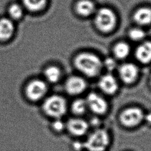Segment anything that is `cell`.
<instances>
[{
  "label": "cell",
  "instance_id": "e0dca14e",
  "mask_svg": "<svg viewBox=\"0 0 151 151\" xmlns=\"http://www.w3.org/2000/svg\"><path fill=\"white\" fill-rule=\"evenodd\" d=\"M44 74L48 81L51 83H54L57 82L61 78V72L58 67L51 65L45 68Z\"/></svg>",
  "mask_w": 151,
  "mask_h": 151
},
{
  "label": "cell",
  "instance_id": "44dd1931",
  "mask_svg": "<svg viewBox=\"0 0 151 151\" xmlns=\"http://www.w3.org/2000/svg\"><path fill=\"white\" fill-rule=\"evenodd\" d=\"M146 35L145 31L139 28H134L129 32V36L131 40L134 41L142 40Z\"/></svg>",
  "mask_w": 151,
  "mask_h": 151
},
{
  "label": "cell",
  "instance_id": "4fadbf2b",
  "mask_svg": "<svg viewBox=\"0 0 151 151\" xmlns=\"http://www.w3.org/2000/svg\"><path fill=\"white\" fill-rule=\"evenodd\" d=\"M68 130L76 136H82L87 131L88 126L87 123L83 119H71L67 123Z\"/></svg>",
  "mask_w": 151,
  "mask_h": 151
},
{
  "label": "cell",
  "instance_id": "ffe728a7",
  "mask_svg": "<svg viewBox=\"0 0 151 151\" xmlns=\"http://www.w3.org/2000/svg\"><path fill=\"white\" fill-rule=\"evenodd\" d=\"M87 107V105L86 101L83 99H77L74 101L71 106L73 112L76 114H83L85 112Z\"/></svg>",
  "mask_w": 151,
  "mask_h": 151
},
{
  "label": "cell",
  "instance_id": "603a6c76",
  "mask_svg": "<svg viewBox=\"0 0 151 151\" xmlns=\"http://www.w3.org/2000/svg\"><path fill=\"white\" fill-rule=\"evenodd\" d=\"M64 125L61 120H60L58 119L55 120L52 123V127L55 130L57 131H61L64 128Z\"/></svg>",
  "mask_w": 151,
  "mask_h": 151
},
{
  "label": "cell",
  "instance_id": "ac0fdd59",
  "mask_svg": "<svg viewBox=\"0 0 151 151\" xmlns=\"http://www.w3.org/2000/svg\"><path fill=\"white\" fill-rule=\"evenodd\" d=\"M130 48L128 44L124 42H119L117 43L113 48L114 55L119 59H123L127 57L130 53Z\"/></svg>",
  "mask_w": 151,
  "mask_h": 151
},
{
  "label": "cell",
  "instance_id": "cb8c5ba5",
  "mask_svg": "<svg viewBox=\"0 0 151 151\" xmlns=\"http://www.w3.org/2000/svg\"><path fill=\"white\" fill-rule=\"evenodd\" d=\"M144 117H145L146 122H148L149 123L151 124V113H147L145 116H144Z\"/></svg>",
  "mask_w": 151,
  "mask_h": 151
},
{
  "label": "cell",
  "instance_id": "8fae6325",
  "mask_svg": "<svg viewBox=\"0 0 151 151\" xmlns=\"http://www.w3.org/2000/svg\"><path fill=\"white\" fill-rule=\"evenodd\" d=\"M137 60L143 64L151 61V41H145L140 44L135 51Z\"/></svg>",
  "mask_w": 151,
  "mask_h": 151
},
{
  "label": "cell",
  "instance_id": "7a4b0ae2",
  "mask_svg": "<svg viewBox=\"0 0 151 151\" xmlns=\"http://www.w3.org/2000/svg\"><path fill=\"white\" fill-rule=\"evenodd\" d=\"M94 24L97 28L103 32L113 31L117 24V17L111 9L106 7L100 8L96 12Z\"/></svg>",
  "mask_w": 151,
  "mask_h": 151
},
{
  "label": "cell",
  "instance_id": "30bf717a",
  "mask_svg": "<svg viewBox=\"0 0 151 151\" xmlns=\"http://www.w3.org/2000/svg\"><path fill=\"white\" fill-rule=\"evenodd\" d=\"M100 88L107 94H113L118 90V83L114 76L110 74H105L100 77L99 81Z\"/></svg>",
  "mask_w": 151,
  "mask_h": 151
},
{
  "label": "cell",
  "instance_id": "d4e9b609",
  "mask_svg": "<svg viewBox=\"0 0 151 151\" xmlns=\"http://www.w3.org/2000/svg\"><path fill=\"white\" fill-rule=\"evenodd\" d=\"M150 84H151V78H150Z\"/></svg>",
  "mask_w": 151,
  "mask_h": 151
},
{
  "label": "cell",
  "instance_id": "2e32d148",
  "mask_svg": "<svg viewBox=\"0 0 151 151\" xmlns=\"http://www.w3.org/2000/svg\"><path fill=\"white\" fill-rule=\"evenodd\" d=\"M24 8L31 12H38L46 6L47 0H22Z\"/></svg>",
  "mask_w": 151,
  "mask_h": 151
},
{
  "label": "cell",
  "instance_id": "3957f363",
  "mask_svg": "<svg viewBox=\"0 0 151 151\" xmlns=\"http://www.w3.org/2000/svg\"><path fill=\"white\" fill-rule=\"evenodd\" d=\"M42 109L45 113L48 116L59 119L66 112V101L61 96L53 95L45 100Z\"/></svg>",
  "mask_w": 151,
  "mask_h": 151
},
{
  "label": "cell",
  "instance_id": "52a82bcc",
  "mask_svg": "<svg viewBox=\"0 0 151 151\" xmlns=\"http://www.w3.org/2000/svg\"><path fill=\"white\" fill-rule=\"evenodd\" d=\"M86 103L92 111L98 114L105 113L108 109L106 100L96 93H90L86 99Z\"/></svg>",
  "mask_w": 151,
  "mask_h": 151
},
{
  "label": "cell",
  "instance_id": "d6986e66",
  "mask_svg": "<svg viewBox=\"0 0 151 151\" xmlns=\"http://www.w3.org/2000/svg\"><path fill=\"white\" fill-rule=\"evenodd\" d=\"M8 14L11 19L18 20L23 16V7L17 4H12L8 8Z\"/></svg>",
  "mask_w": 151,
  "mask_h": 151
},
{
  "label": "cell",
  "instance_id": "ba28073f",
  "mask_svg": "<svg viewBox=\"0 0 151 151\" xmlns=\"http://www.w3.org/2000/svg\"><path fill=\"white\" fill-rule=\"evenodd\" d=\"M119 76L121 79L127 84L133 83L137 79L139 70L133 63H124L119 69Z\"/></svg>",
  "mask_w": 151,
  "mask_h": 151
},
{
  "label": "cell",
  "instance_id": "277c9868",
  "mask_svg": "<svg viewBox=\"0 0 151 151\" xmlns=\"http://www.w3.org/2000/svg\"><path fill=\"white\" fill-rule=\"evenodd\" d=\"M109 143V137L107 133L103 129H99L88 137L85 146L89 151H104Z\"/></svg>",
  "mask_w": 151,
  "mask_h": 151
},
{
  "label": "cell",
  "instance_id": "7402d4cb",
  "mask_svg": "<svg viewBox=\"0 0 151 151\" xmlns=\"http://www.w3.org/2000/svg\"><path fill=\"white\" fill-rule=\"evenodd\" d=\"M104 64L107 70H113L114 69L116 63L113 58H108L105 60V61L104 62Z\"/></svg>",
  "mask_w": 151,
  "mask_h": 151
},
{
  "label": "cell",
  "instance_id": "7c38bea8",
  "mask_svg": "<svg viewBox=\"0 0 151 151\" xmlns=\"http://www.w3.org/2000/svg\"><path fill=\"white\" fill-rule=\"evenodd\" d=\"M15 26L10 18L0 19V41H7L14 35Z\"/></svg>",
  "mask_w": 151,
  "mask_h": 151
},
{
  "label": "cell",
  "instance_id": "8992f818",
  "mask_svg": "<svg viewBox=\"0 0 151 151\" xmlns=\"http://www.w3.org/2000/svg\"><path fill=\"white\" fill-rule=\"evenodd\" d=\"M47 84L41 80H34L30 81L25 88L27 97L31 101L41 100L47 92Z\"/></svg>",
  "mask_w": 151,
  "mask_h": 151
},
{
  "label": "cell",
  "instance_id": "5bb4252c",
  "mask_svg": "<svg viewBox=\"0 0 151 151\" xmlns=\"http://www.w3.org/2000/svg\"><path fill=\"white\" fill-rule=\"evenodd\" d=\"M133 18L136 23L140 25H147L151 24V8L141 7L134 12Z\"/></svg>",
  "mask_w": 151,
  "mask_h": 151
},
{
  "label": "cell",
  "instance_id": "9a60e30c",
  "mask_svg": "<svg viewBox=\"0 0 151 151\" xmlns=\"http://www.w3.org/2000/svg\"><path fill=\"white\" fill-rule=\"evenodd\" d=\"M76 12L83 17H87L96 12L94 4L90 0H80L75 6Z\"/></svg>",
  "mask_w": 151,
  "mask_h": 151
},
{
  "label": "cell",
  "instance_id": "5b68a950",
  "mask_svg": "<svg viewBox=\"0 0 151 151\" xmlns=\"http://www.w3.org/2000/svg\"><path fill=\"white\" fill-rule=\"evenodd\" d=\"M143 111L136 107H129L124 110L120 115V120L123 125L131 127L138 125L143 119Z\"/></svg>",
  "mask_w": 151,
  "mask_h": 151
},
{
  "label": "cell",
  "instance_id": "9c48e42d",
  "mask_svg": "<svg viewBox=\"0 0 151 151\" xmlns=\"http://www.w3.org/2000/svg\"><path fill=\"white\" fill-rule=\"evenodd\" d=\"M65 90L71 95H77L81 93L86 88V81L78 76L69 77L65 83Z\"/></svg>",
  "mask_w": 151,
  "mask_h": 151
},
{
  "label": "cell",
  "instance_id": "6da1fadb",
  "mask_svg": "<svg viewBox=\"0 0 151 151\" xmlns=\"http://www.w3.org/2000/svg\"><path fill=\"white\" fill-rule=\"evenodd\" d=\"M74 63L78 70L90 77L97 76L103 67V63L100 58L90 52L78 54L75 57Z\"/></svg>",
  "mask_w": 151,
  "mask_h": 151
}]
</instances>
